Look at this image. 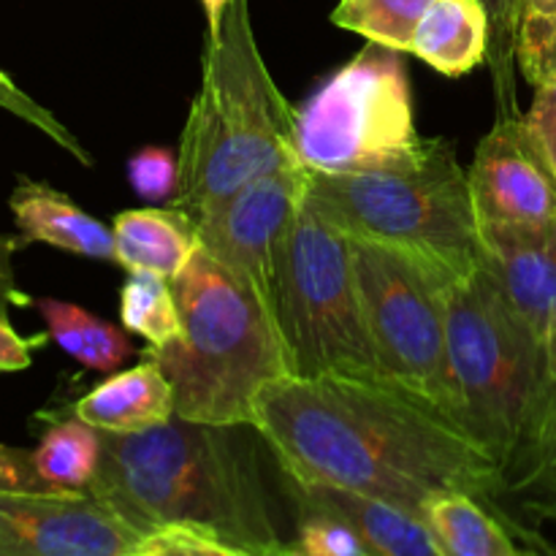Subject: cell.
I'll return each instance as SVG.
<instances>
[{
  "mask_svg": "<svg viewBox=\"0 0 556 556\" xmlns=\"http://www.w3.org/2000/svg\"><path fill=\"white\" fill-rule=\"evenodd\" d=\"M253 429L282 476L424 514L445 492L494 508L503 465L443 410L389 380L286 378L261 391Z\"/></svg>",
  "mask_w": 556,
  "mask_h": 556,
  "instance_id": "1",
  "label": "cell"
},
{
  "mask_svg": "<svg viewBox=\"0 0 556 556\" xmlns=\"http://www.w3.org/2000/svg\"><path fill=\"white\" fill-rule=\"evenodd\" d=\"M253 432L179 416L144 432H101V465L87 492L144 538L179 527L271 556L288 543L271 514Z\"/></svg>",
  "mask_w": 556,
  "mask_h": 556,
  "instance_id": "2",
  "label": "cell"
},
{
  "mask_svg": "<svg viewBox=\"0 0 556 556\" xmlns=\"http://www.w3.org/2000/svg\"><path fill=\"white\" fill-rule=\"evenodd\" d=\"M296 109L271 79L250 22L248 0H233L206 41L201 87L179 139L174 210L201 223L255 177L296 166Z\"/></svg>",
  "mask_w": 556,
  "mask_h": 556,
  "instance_id": "3",
  "label": "cell"
},
{
  "mask_svg": "<svg viewBox=\"0 0 556 556\" xmlns=\"http://www.w3.org/2000/svg\"><path fill=\"white\" fill-rule=\"evenodd\" d=\"M172 282L182 331L144 356L172 380L177 416L253 427L261 391L291 375L275 315L201 244Z\"/></svg>",
  "mask_w": 556,
  "mask_h": 556,
  "instance_id": "4",
  "label": "cell"
},
{
  "mask_svg": "<svg viewBox=\"0 0 556 556\" xmlns=\"http://www.w3.org/2000/svg\"><path fill=\"white\" fill-rule=\"evenodd\" d=\"M304 201L345 237L413 255L451 282L486 266L467 172L445 139L367 172L304 168Z\"/></svg>",
  "mask_w": 556,
  "mask_h": 556,
  "instance_id": "5",
  "label": "cell"
},
{
  "mask_svg": "<svg viewBox=\"0 0 556 556\" xmlns=\"http://www.w3.org/2000/svg\"><path fill=\"white\" fill-rule=\"evenodd\" d=\"M445 383L451 421L508 465L548 394L546 348L486 266L445 288Z\"/></svg>",
  "mask_w": 556,
  "mask_h": 556,
  "instance_id": "6",
  "label": "cell"
},
{
  "mask_svg": "<svg viewBox=\"0 0 556 556\" xmlns=\"http://www.w3.org/2000/svg\"><path fill=\"white\" fill-rule=\"evenodd\" d=\"M275 324L293 378L386 380L358 302L351 239L307 201L277 271Z\"/></svg>",
  "mask_w": 556,
  "mask_h": 556,
  "instance_id": "7",
  "label": "cell"
},
{
  "mask_svg": "<svg viewBox=\"0 0 556 556\" xmlns=\"http://www.w3.org/2000/svg\"><path fill=\"white\" fill-rule=\"evenodd\" d=\"M293 139L299 163L320 174L367 172L418 150L402 52L367 41L296 109Z\"/></svg>",
  "mask_w": 556,
  "mask_h": 556,
  "instance_id": "8",
  "label": "cell"
},
{
  "mask_svg": "<svg viewBox=\"0 0 556 556\" xmlns=\"http://www.w3.org/2000/svg\"><path fill=\"white\" fill-rule=\"evenodd\" d=\"M351 250L358 302L380 372L448 416L445 288L451 280L386 244L351 239Z\"/></svg>",
  "mask_w": 556,
  "mask_h": 556,
  "instance_id": "9",
  "label": "cell"
},
{
  "mask_svg": "<svg viewBox=\"0 0 556 556\" xmlns=\"http://www.w3.org/2000/svg\"><path fill=\"white\" fill-rule=\"evenodd\" d=\"M304 201V166L277 168L255 177L195 223L199 244L233 277L253 288L275 315L277 271L291 226Z\"/></svg>",
  "mask_w": 556,
  "mask_h": 556,
  "instance_id": "10",
  "label": "cell"
},
{
  "mask_svg": "<svg viewBox=\"0 0 556 556\" xmlns=\"http://www.w3.org/2000/svg\"><path fill=\"white\" fill-rule=\"evenodd\" d=\"M144 541L90 492H0V556H130Z\"/></svg>",
  "mask_w": 556,
  "mask_h": 556,
  "instance_id": "11",
  "label": "cell"
},
{
  "mask_svg": "<svg viewBox=\"0 0 556 556\" xmlns=\"http://www.w3.org/2000/svg\"><path fill=\"white\" fill-rule=\"evenodd\" d=\"M467 182L481 228L541 226L556 217V168L514 109L481 139Z\"/></svg>",
  "mask_w": 556,
  "mask_h": 556,
  "instance_id": "12",
  "label": "cell"
},
{
  "mask_svg": "<svg viewBox=\"0 0 556 556\" xmlns=\"http://www.w3.org/2000/svg\"><path fill=\"white\" fill-rule=\"evenodd\" d=\"M486 271L546 348L556 320V217L541 226L481 228Z\"/></svg>",
  "mask_w": 556,
  "mask_h": 556,
  "instance_id": "13",
  "label": "cell"
},
{
  "mask_svg": "<svg viewBox=\"0 0 556 556\" xmlns=\"http://www.w3.org/2000/svg\"><path fill=\"white\" fill-rule=\"evenodd\" d=\"M286 483L302 514L340 519L362 538L369 556H443L427 521L400 505L326 483H304L293 478H286Z\"/></svg>",
  "mask_w": 556,
  "mask_h": 556,
  "instance_id": "14",
  "label": "cell"
},
{
  "mask_svg": "<svg viewBox=\"0 0 556 556\" xmlns=\"http://www.w3.org/2000/svg\"><path fill=\"white\" fill-rule=\"evenodd\" d=\"M494 510L532 548H538L541 527L556 530V386H548L530 432L503 467Z\"/></svg>",
  "mask_w": 556,
  "mask_h": 556,
  "instance_id": "15",
  "label": "cell"
},
{
  "mask_svg": "<svg viewBox=\"0 0 556 556\" xmlns=\"http://www.w3.org/2000/svg\"><path fill=\"white\" fill-rule=\"evenodd\" d=\"M74 416L98 432L134 434L161 427L177 416L174 386L155 358L114 372L74 405Z\"/></svg>",
  "mask_w": 556,
  "mask_h": 556,
  "instance_id": "16",
  "label": "cell"
},
{
  "mask_svg": "<svg viewBox=\"0 0 556 556\" xmlns=\"http://www.w3.org/2000/svg\"><path fill=\"white\" fill-rule=\"evenodd\" d=\"M22 242H43L92 261H114V228L47 182L20 179L9 199Z\"/></svg>",
  "mask_w": 556,
  "mask_h": 556,
  "instance_id": "17",
  "label": "cell"
},
{
  "mask_svg": "<svg viewBox=\"0 0 556 556\" xmlns=\"http://www.w3.org/2000/svg\"><path fill=\"white\" fill-rule=\"evenodd\" d=\"M114 264L125 271H152L174 280L199 248L195 223L185 212L125 210L114 217Z\"/></svg>",
  "mask_w": 556,
  "mask_h": 556,
  "instance_id": "18",
  "label": "cell"
},
{
  "mask_svg": "<svg viewBox=\"0 0 556 556\" xmlns=\"http://www.w3.org/2000/svg\"><path fill=\"white\" fill-rule=\"evenodd\" d=\"M492 16L483 0H434L421 16L410 52L445 76H465L483 63Z\"/></svg>",
  "mask_w": 556,
  "mask_h": 556,
  "instance_id": "19",
  "label": "cell"
},
{
  "mask_svg": "<svg viewBox=\"0 0 556 556\" xmlns=\"http://www.w3.org/2000/svg\"><path fill=\"white\" fill-rule=\"evenodd\" d=\"M421 519L432 530L443 556H527L530 546L516 543L508 521L483 500L465 492H445L424 505Z\"/></svg>",
  "mask_w": 556,
  "mask_h": 556,
  "instance_id": "20",
  "label": "cell"
},
{
  "mask_svg": "<svg viewBox=\"0 0 556 556\" xmlns=\"http://www.w3.org/2000/svg\"><path fill=\"white\" fill-rule=\"evenodd\" d=\"M36 309L47 324L49 337L85 369L117 372L136 353L119 326L98 318L79 304L63 299H38Z\"/></svg>",
  "mask_w": 556,
  "mask_h": 556,
  "instance_id": "21",
  "label": "cell"
},
{
  "mask_svg": "<svg viewBox=\"0 0 556 556\" xmlns=\"http://www.w3.org/2000/svg\"><path fill=\"white\" fill-rule=\"evenodd\" d=\"M38 476L58 492H87L101 465V432L81 418L52 424L33 451Z\"/></svg>",
  "mask_w": 556,
  "mask_h": 556,
  "instance_id": "22",
  "label": "cell"
},
{
  "mask_svg": "<svg viewBox=\"0 0 556 556\" xmlns=\"http://www.w3.org/2000/svg\"><path fill=\"white\" fill-rule=\"evenodd\" d=\"M119 320L147 348H166L182 331L174 282L152 271H128V280L119 288Z\"/></svg>",
  "mask_w": 556,
  "mask_h": 556,
  "instance_id": "23",
  "label": "cell"
},
{
  "mask_svg": "<svg viewBox=\"0 0 556 556\" xmlns=\"http://www.w3.org/2000/svg\"><path fill=\"white\" fill-rule=\"evenodd\" d=\"M432 3L434 0H340L331 11V22L367 41L410 52L418 22Z\"/></svg>",
  "mask_w": 556,
  "mask_h": 556,
  "instance_id": "24",
  "label": "cell"
},
{
  "mask_svg": "<svg viewBox=\"0 0 556 556\" xmlns=\"http://www.w3.org/2000/svg\"><path fill=\"white\" fill-rule=\"evenodd\" d=\"M0 109H5V112H11L14 117L25 119L27 125H33V128L41 130L43 136H49V139L60 147V150H65L68 155H74L79 163L92 166L90 152L79 144V139H76V136L71 134V130L65 128V125L60 123L52 112H47L41 103L33 101L27 92H22L20 87L11 81V76L3 74V71H0Z\"/></svg>",
  "mask_w": 556,
  "mask_h": 556,
  "instance_id": "25",
  "label": "cell"
},
{
  "mask_svg": "<svg viewBox=\"0 0 556 556\" xmlns=\"http://www.w3.org/2000/svg\"><path fill=\"white\" fill-rule=\"evenodd\" d=\"M128 179L139 199L172 201L179 190V155L166 147H144L128 161Z\"/></svg>",
  "mask_w": 556,
  "mask_h": 556,
  "instance_id": "26",
  "label": "cell"
},
{
  "mask_svg": "<svg viewBox=\"0 0 556 556\" xmlns=\"http://www.w3.org/2000/svg\"><path fill=\"white\" fill-rule=\"evenodd\" d=\"M291 546L302 556H369L351 527L326 514H302L299 535Z\"/></svg>",
  "mask_w": 556,
  "mask_h": 556,
  "instance_id": "27",
  "label": "cell"
},
{
  "mask_svg": "<svg viewBox=\"0 0 556 556\" xmlns=\"http://www.w3.org/2000/svg\"><path fill=\"white\" fill-rule=\"evenodd\" d=\"M516 60L532 85L556 79V20L525 16L516 36Z\"/></svg>",
  "mask_w": 556,
  "mask_h": 556,
  "instance_id": "28",
  "label": "cell"
},
{
  "mask_svg": "<svg viewBox=\"0 0 556 556\" xmlns=\"http://www.w3.org/2000/svg\"><path fill=\"white\" fill-rule=\"evenodd\" d=\"M141 556H255L244 548L231 546L226 541H217V538L204 535V532L195 530H163L155 532L144 541L141 546Z\"/></svg>",
  "mask_w": 556,
  "mask_h": 556,
  "instance_id": "29",
  "label": "cell"
},
{
  "mask_svg": "<svg viewBox=\"0 0 556 556\" xmlns=\"http://www.w3.org/2000/svg\"><path fill=\"white\" fill-rule=\"evenodd\" d=\"M0 492H58L38 476L33 451L0 445Z\"/></svg>",
  "mask_w": 556,
  "mask_h": 556,
  "instance_id": "30",
  "label": "cell"
},
{
  "mask_svg": "<svg viewBox=\"0 0 556 556\" xmlns=\"http://www.w3.org/2000/svg\"><path fill=\"white\" fill-rule=\"evenodd\" d=\"M525 119L556 168V79L535 85V98H532V106Z\"/></svg>",
  "mask_w": 556,
  "mask_h": 556,
  "instance_id": "31",
  "label": "cell"
},
{
  "mask_svg": "<svg viewBox=\"0 0 556 556\" xmlns=\"http://www.w3.org/2000/svg\"><path fill=\"white\" fill-rule=\"evenodd\" d=\"M22 239L3 237L0 233V315L9 318V313L14 307H25L27 296L20 291L14 280V266H11V258H14L16 250L22 248Z\"/></svg>",
  "mask_w": 556,
  "mask_h": 556,
  "instance_id": "32",
  "label": "cell"
},
{
  "mask_svg": "<svg viewBox=\"0 0 556 556\" xmlns=\"http://www.w3.org/2000/svg\"><path fill=\"white\" fill-rule=\"evenodd\" d=\"M33 342L11 329L9 318L0 315V372H20L33 364Z\"/></svg>",
  "mask_w": 556,
  "mask_h": 556,
  "instance_id": "33",
  "label": "cell"
},
{
  "mask_svg": "<svg viewBox=\"0 0 556 556\" xmlns=\"http://www.w3.org/2000/svg\"><path fill=\"white\" fill-rule=\"evenodd\" d=\"M489 9L494 25L500 27V41H503V60H508L510 54H516V36H519V27H516L514 16L505 0H483Z\"/></svg>",
  "mask_w": 556,
  "mask_h": 556,
  "instance_id": "34",
  "label": "cell"
},
{
  "mask_svg": "<svg viewBox=\"0 0 556 556\" xmlns=\"http://www.w3.org/2000/svg\"><path fill=\"white\" fill-rule=\"evenodd\" d=\"M231 3L233 0H201V5H204V14H206V25H210V38L220 33L223 16H226L228 5Z\"/></svg>",
  "mask_w": 556,
  "mask_h": 556,
  "instance_id": "35",
  "label": "cell"
},
{
  "mask_svg": "<svg viewBox=\"0 0 556 556\" xmlns=\"http://www.w3.org/2000/svg\"><path fill=\"white\" fill-rule=\"evenodd\" d=\"M546 372H548V386H556V320L546 337Z\"/></svg>",
  "mask_w": 556,
  "mask_h": 556,
  "instance_id": "36",
  "label": "cell"
},
{
  "mask_svg": "<svg viewBox=\"0 0 556 556\" xmlns=\"http://www.w3.org/2000/svg\"><path fill=\"white\" fill-rule=\"evenodd\" d=\"M525 16H546V20H556V0H535Z\"/></svg>",
  "mask_w": 556,
  "mask_h": 556,
  "instance_id": "37",
  "label": "cell"
},
{
  "mask_svg": "<svg viewBox=\"0 0 556 556\" xmlns=\"http://www.w3.org/2000/svg\"><path fill=\"white\" fill-rule=\"evenodd\" d=\"M505 3H508L510 16H514L516 27H519V25H521V20H525V11L530 9V5L535 3V0H505Z\"/></svg>",
  "mask_w": 556,
  "mask_h": 556,
  "instance_id": "38",
  "label": "cell"
},
{
  "mask_svg": "<svg viewBox=\"0 0 556 556\" xmlns=\"http://www.w3.org/2000/svg\"><path fill=\"white\" fill-rule=\"evenodd\" d=\"M527 556H552V554L543 552V548H532V546H530V554H527Z\"/></svg>",
  "mask_w": 556,
  "mask_h": 556,
  "instance_id": "39",
  "label": "cell"
},
{
  "mask_svg": "<svg viewBox=\"0 0 556 556\" xmlns=\"http://www.w3.org/2000/svg\"><path fill=\"white\" fill-rule=\"evenodd\" d=\"M543 552H548L552 556H556V546H552V548H543Z\"/></svg>",
  "mask_w": 556,
  "mask_h": 556,
  "instance_id": "40",
  "label": "cell"
},
{
  "mask_svg": "<svg viewBox=\"0 0 556 556\" xmlns=\"http://www.w3.org/2000/svg\"><path fill=\"white\" fill-rule=\"evenodd\" d=\"M130 556H141V554H139V552H136V554H130Z\"/></svg>",
  "mask_w": 556,
  "mask_h": 556,
  "instance_id": "41",
  "label": "cell"
}]
</instances>
